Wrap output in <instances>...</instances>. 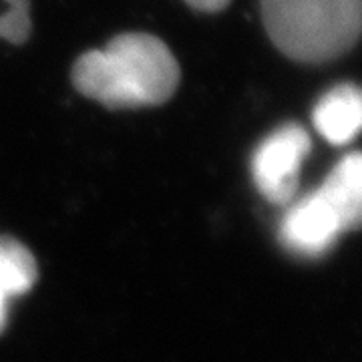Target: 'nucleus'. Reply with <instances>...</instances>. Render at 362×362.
<instances>
[{
	"mask_svg": "<svg viewBox=\"0 0 362 362\" xmlns=\"http://www.w3.org/2000/svg\"><path fill=\"white\" fill-rule=\"evenodd\" d=\"M73 87L107 109L168 103L180 87L175 54L147 33H123L103 49L83 52L71 69Z\"/></svg>",
	"mask_w": 362,
	"mask_h": 362,
	"instance_id": "1",
	"label": "nucleus"
},
{
	"mask_svg": "<svg viewBox=\"0 0 362 362\" xmlns=\"http://www.w3.org/2000/svg\"><path fill=\"white\" fill-rule=\"evenodd\" d=\"M268 37L288 59L334 61L362 35V0H259Z\"/></svg>",
	"mask_w": 362,
	"mask_h": 362,
	"instance_id": "2",
	"label": "nucleus"
},
{
	"mask_svg": "<svg viewBox=\"0 0 362 362\" xmlns=\"http://www.w3.org/2000/svg\"><path fill=\"white\" fill-rule=\"evenodd\" d=\"M310 135L298 123H286L259 143L252 157V177L270 204L294 202L300 168L310 153Z\"/></svg>",
	"mask_w": 362,
	"mask_h": 362,
	"instance_id": "3",
	"label": "nucleus"
},
{
	"mask_svg": "<svg viewBox=\"0 0 362 362\" xmlns=\"http://www.w3.org/2000/svg\"><path fill=\"white\" fill-rule=\"evenodd\" d=\"M342 233L337 216L316 189L292 204L280 223V242L288 252L304 258L324 256Z\"/></svg>",
	"mask_w": 362,
	"mask_h": 362,
	"instance_id": "4",
	"label": "nucleus"
},
{
	"mask_svg": "<svg viewBox=\"0 0 362 362\" xmlns=\"http://www.w3.org/2000/svg\"><path fill=\"white\" fill-rule=\"evenodd\" d=\"M312 123L330 145H346L362 133V87L337 85L324 93L312 111Z\"/></svg>",
	"mask_w": 362,
	"mask_h": 362,
	"instance_id": "5",
	"label": "nucleus"
},
{
	"mask_svg": "<svg viewBox=\"0 0 362 362\" xmlns=\"http://www.w3.org/2000/svg\"><path fill=\"white\" fill-rule=\"evenodd\" d=\"M342 232L362 230V151L344 156L316 187Z\"/></svg>",
	"mask_w": 362,
	"mask_h": 362,
	"instance_id": "6",
	"label": "nucleus"
},
{
	"mask_svg": "<svg viewBox=\"0 0 362 362\" xmlns=\"http://www.w3.org/2000/svg\"><path fill=\"white\" fill-rule=\"evenodd\" d=\"M39 278L37 259L18 240L0 235V334L6 328L8 304L26 294Z\"/></svg>",
	"mask_w": 362,
	"mask_h": 362,
	"instance_id": "7",
	"label": "nucleus"
},
{
	"mask_svg": "<svg viewBox=\"0 0 362 362\" xmlns=\"http://www.w3.org/2000/svg\"><path fill=\"white\" fill-rule=\"evenodd\" d=\"M189 8L199 11V13H220L230 6L232 0H183Z\"/></svg>",
	"mask_w": 362,
	"mask_h": 362,
	"instance_id": "8",
	"label": "nucleus"
}]
</instances>
